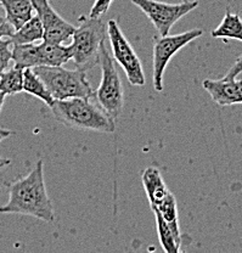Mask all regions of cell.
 Listing matches in <instances>:
<instances>
[{
  "mask_svg": "<svg viewBox=\"0 0 242 253\" xmlns=\"http://www.w3.org/2000/svg\"><path fill=\"white\" fill-rule=\"evenodd\" d=\"M49 107L57 122L71 128L99 133H113L116 129L115 120L104 110L91 104L90 99L54 100Z\"/></svg>",
  "mask_w": 242,
  "mask_h": 253,
  "instance_id": "cell-2",
  "label": "cell"
},
{
  "mask_svg": "<svg viewBox=\"0 0 242 253\" xmlns=\"http://www.w3.org/2000/svg\"><path fill=\"white\" fill-rule=\"evenodd\" d=\"M0 5L5 10V18L15 31L25 25L33 16L32 0H0Z\"/></svg>",
  "mask_w": 242,
  "mask_h": 253,
  "instance_id": "cell-13",
  "label": "cell"
},
{
  "mask_svg": "<svg viewBox=\"0 0 242 253\" xmlns=\"http://www.w3.org/2000/svg\"><path fill=\"white\" fill-rule=\"evenodd\" d=\"M154 213L155 218H156L157 234H159V239L163 251L167 253H178L180 251V244L175 239L172 229L169 228V225L165 223V220L163 219L162 215L157 211H154Z\"/></svg>",
  "mask_w": 242,
  "mask_h": 253,
  "instance_id": "cell-19",
  "label": "cell"
},
{
  "mask_svg": "<svg viewBox=\"0 0 242 253\" xmlns=\"http://www.w3.org/2000/svg\"><path fill=\"white\" fill-rule=\"evenodd\" d=\"M242 73V54L239 56V59L236 60L235 63L231 66L230 70L228 71V73L224 76L225 79H230V78H236L239 75Z\"/></svg>",
  "mask_w": 242,
  "mask_h": 253,
  "instance_id": "cell-23",
  "label": "cell"
},
{
  "mask_svg": "<svg viewBox=\"0 0 242 253\" xmlns=\"http://www.w3.org/2000/svg\"><path fill=\"white\" fill-rule=\"evenodd\" d=\"M0 90L5 95H15L23 91V68L14 66L0 75Z\"/></svg>",
  "mask_w": 242,
  "mask_h": 253,
  "instance_id": "cell-18",
  "label": "cell"
},
{
  "mask_svg": "<svg viewBox=\"0 0 242 253\" xmlns=\"http://www.w3.org/2000/svg\"><path fill=\"white\" fill-rule=\"evenodd\" d=\"M11 134H12L11 130H7V129H4V128H0V142L4 140V139L9 138ZM10 163H11V161L7 160V158H4V157L0 156V169L5 168L6 166H9Z\"/></svg>",
  "mask_w": 242,
  "mask_h": 253,
  "instance_id": "cell-24",
  "label": "cell"
},
{
  "mask_svg": "<svg viewBox=\"0 0 242 253\" xmlns=\"http://www.w3.org/2000/svg\"><path fill=\"white\" fill-rule=\"evenodd\" d=\"M43 26L38 16H32L31 20L23 26H21L18 30L14 32L10 41L12 45H20V44H33L39 41H43Z\"/></svg>",
  "mask_w": 242,
  "mask_h": 253,
  "instance_id": "cell-15",
  "label": "cell"
},
{
  "mask_svg": "<svg viewBox=\"0 0 242 253\" xmlns=\"http://www.w3.org/2000/svg\"><path fill=\"white\" fill-rule=\"evenodd\" d=\"M143 185L152 210L161 204L163 199L170 192L165 185L160 170L155 167H149L144 170Z\"/></svg>",
  "mask_w": 242,
  "mask_h": 253,
  "instance_id": "cell-12",
  "label": "cell"
},
{
  "mask_svg": "<svg viewBox=\"0 0 242 253\" xmlns=\"http://www.w3.org/2000/svg\"><path fill=\"white\" fill-rule=\"evenodd\" d=\"M12 46L10 39L0 38V75L9 67L12 60Z\"/></svg>",
  "mask_w": 242,
  "mask_h": 253,
  "instance_id": "cell-20",
  "label": "cell"
},
{
  "mask_svg": "<svg viewBox=\"0 0 242 253\" xmlns=\"http://www.w3.org/2000/svg\"><path fill=\"white\" fill-rule=\"evenodd\" d=\"M99 63L101 67V83L94 96H96L101 109L115 120L122 113L124 95L121 78L105 43L100 47Z\"/></svg>",
  "mask_w": 242,
  "mask_h": 253,
  "instance_id": "cell-5",
  "label": "cell"
},
{
  "mask_svg": "<svg viewBox=\"0 0 242 253\" xmlns=\"http://www.w3.org/2000/svg\"><path fill=\"white\" fill-rule=\"evenodd\" d=\"M183 1H188V0H183Z\"/></svg>",
  "mask_w": 242,
  "mask_h": 253,
  "instance_id": "cell-26",
  "label": "cell"
},
{
  "mask_svg": "<svg viewBox=\"0 0 242 253\" xmlns=\"http://www.w3.org/2000/svg\"><path fill=\"white\" fill-rule=\"evenodd\" d=\"M32 2L34 11L43 26V41L62 44L72 37L76 27L57 14L49 0H32Z\"/></svg>",
  "mask_w": 242,
  "mask_h": 253,
  "instance_id": "cell-9",
  "label": "cell"
},
{
  "mask_svg": "<svg viewBox=\"0 0 242 253\" xmlns=\"http://www.w3.org/2000/svg\"><path fill=\"white\" fill-rule=\"evenodd\" d=\"M203 34V31L200 28H194L188 32H184L177 36H164L156 42L154 46V61H152V83L157 91L163 90V77H164L165 68L172 57Z\"/></svg>",
  "mask_w": 242,
  "mask_h": 253,
  "instance_id": "cell-8",
  "label": "cell"
},
{
  "mask_svg": "<svg viewBox=\"0 0 242 253\" xmlns=\"http://www.w3.org/2000/svg\"><path fill=\"white\" fill-rule=\"evenodd\" d=\"M106 31L112 46L113 57L124 70L129 83L135 86L145 85V73H144L140 59L123 34L117 21L110 20L107 22Z\"/></svg>",
  "mask_w": 242,
  "mask_h": 253,
  "instance_id": "cell-6",
  "label": "cell"
},
{
  "mask_svg": "<svg viewBox=\"0 0 242 253\" xmlns=\"http://www.w3.org/2000/svg\"><path fill=\"white\" fill-rule=\"evenodd\" d=\"M23 91L38 97L39 100L45 102L48 106H51L55 100L46 88L45 83L37 76V73L32 68L23 70Z\"/></svg>",
  "mask_w": 242,
  "mask_h": 253,
  "instance_id": "cell-16",
  "label": "cell"
},
{
  "mask_svg": "<svg viewBox=\"0 0 242 253\" xmlns=\"http://www.w3.org/2000/svg\"><path fill=\"white\" fill-rule=\"evenodd\" d=\"M104 22L100 18H81V25L75 28L72 34V43L68 45L71 50V59L76 66L83 70H89L99 63L100 47L105 43Z\"/></svg>",
  "mask_w": 242,
  "mask_h": 253,
  "instance_id": "cell-4",
  "label": "cell"
},
{
  "mask_svg": "<svg viewBox=\"0 0 242 253\" xmlns=\"http://www.w3.org/2000/svg\"><path fill=\"white\" fill-rule=\"evenodd\" d=\"M147 16L161 37L168 36L170 28L200 5L197 0L183 1L180 4H167L157 0H131Z\"/></svg>",
  "mask_w": 242,
  "mask_h": 253,
  "instance_id": "cell-7",
  "label": "cell"
},
{
  "mask_svg": "<svg viewBox=\"0 0 242 253\" xmlns=\"http://www.w3.org/2000/svg\"><path fill=\"white\" fill-rule=\"evenodd\" d=\"M36 50L38 66H64L68 60H71L70 47L62 44L43 41L40 44H37Z\"/></svg>",
  "mask_w": 242,
  "mask_h": 253,
  "instance_id": "cell-11",
  "label": "cell"
},
{
  "mask_svg": "<svg viewBox=\"0 0 242 253\" xmlns=\"http://www.w3.org/2000/svg\"><path fill=\"white\" fill-rule=\"evenodd\" d=\"M210 36L215 39H235L242 43V18L240 15L233 14L230 7H226L222 22L212 31Z\"/></svg>",
  "mask_w": 242,
  "mask_h": 253,
  "instance_id": "cell-14",
  "label": "cell"
},
{
  "mask_svg": "<svg viewBox=\"0 0 242 253\" xmlns=\"http://www.w3.org/2000/svg\"><path fill=\"white\" fill-rule=\"evenodd\" d=\"M32 70L45 83L55 100L71 97L91 99L95 95L86 78V71L83 68L66 70L62 66H38Z\"/></svg>",
  "mask_w": 242,
  "mask_h": 253,
  "instance_id": "cell-3",
  "label": "cell"
},
{
  "mask_svg": "<svg viewBox=\"0 0 242 253\" xmlns=\"http://www.w3.org/2000/svg\"><path fill=\"white\" fill-rule=\"evenodd\" d=\"M14 27L7 22V20L2 16H0V38H10L14 34Z\"/></svg>",
  "mask_w": 242,
  "mask_h": 253,
  "instance_id": "cell-22",
  "label": "cell"
},
{
  "mask_svg": "<svg viewBox=\"0 0 242 253\" xmlns=\"http://www.w3.org/2000/svg\"><path fill=\"white\" fill-rule=\"evenodd\" d=\"M202 85L213 101L219 106L226 107L242 104V79H206Z\"/></svg>",
  "mask_w": 242,
  "mask_h": 253,
  "instance_id": "cell-10",
  "label": "cell"
},
{
  "mask_svg": "<svg viewBox=\"0 0 242 253\" xmlns=\"http://www.w3.org/2000/svg\"><path fill=\"white\" fill-rule=\"evenodd\" d=\"M0 213L31 215L48 223L55 220L54 207L44 181L43 161H38L27 175L9 184V201L0 207Z\"/></svg>",
  "mask_w": 242,
  "mask_h": 253,
  "instance_id": "cell-1",
  "label": "cell"
},
{
  "mask_svg": "<svg viewBox=\"0 0 242 253\" xmlns=\"http://www.w3.org/2000/svg\"><path fill=\"white\" fill-rule=\"evenodd\" d=\"M113 0H95L94 5L91 6L90 14L89 17L91 18H100L102 15L106 14L109 11L110 6H111Z\"/></svg>",
  "mask_w": 242,
  "mask_h": 253,
  "instance_id": "cell-21",
  "label": "cell"
},
{
  "mask_svg": "<svg viewBox=\"0 0 242 253\" xmlns=\"http://www.w3.org/2000/svg\"><path fill=\"white\" fill-rule=\"evenodd\" d=\"M152 211H157V212L162 215V218L165 220V223H167L168 225H169V228L172 229L177 241L181 245L180 229H179L178 206L174 195H173L172 192H169V194L163 199L161 204L157 206V207H155Z\"/></svg>",
  "mask_w": 242,
  "mask_h": 253,
  "instance_id": "cell-17",
  "label": "cell"
},
{
  "mask_svg": "<svg viewBox=\"0 0 242 253\" xmlns=\"http://www.w3.org/2000/svg\"><path fill=\"white\" fill-rule=\"evenodd\" d=\"M5 97H6V95H5L4 93H2L1 90H0V112H1V109H2V106H4Z\"/></svg>",
  "mask_w": 242,
  "mask_h": 253,
  "instance_id": "cell-25",
  "label": "cell"
}]
</instances>
